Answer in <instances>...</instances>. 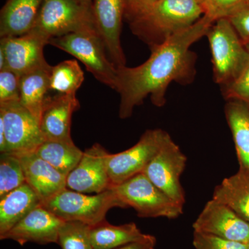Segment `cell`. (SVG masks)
<instances>
[{"label": "cell", "instance_id": "cell-1", "mask_svg": "<svg viewBox=\"0 0 249 249\" xmlns=\"http://www.w3.org/2000/svg\"><path fill=\"white\" fill-rule=\"evenodd\" d=\"M214 22L204 15L191 27L151 47L150 57L142 65L117 67L116 91L120 95V119L130 117L147 96L156 107L164 106L167 89L173 82L187 85L194 81L196 54L191 47L206 36Z\"/></svg>", "mask_w": 249, "mask_h": 249}, {"label": "cell", "instance_id": "cell-2", "mask_svg": "<svg viewBox=\"0 0 249 249\" xmlns=\"http://www.w3.org/2000/svg\"><path fill=\"white\" fill-rule=\"evenodd\" d=\"M202 14L196 0H157L128 22L134 35L151 48L191 27Z\"/></svg>", "mask_w": 249, "mask_h": 249}, {"label": "cell", "instance_id": "cell-3", "mask_svg": "<svg viewBox=\"0 0 249 249\" xmlns=\"http://www.w3.org/2000/svg\"><path fill=\"white\" fill-rule=\"evenodd\" d=\"M206 36L212 55L213 80L222 89L240 76L248 61L249 52L228 18L214 21Z\"/></svg>", "mask_w": 249, "mask_h": 249}, {"label": "cell", "instance_id": "cell-4", "mask_svg": "<svg viewBox=\"0 0 249 249\" xmlns=\"http://www.w3.org/2000/svg\"><path fill=\"white\" fill-rule=\"evenodd\" d=\"M42 205L62 220L78 221L90 227L106 220V214L111 209H127L111 187L94 195L65 188Z\"/></svg>", "mask_w": 249, "mask_h": 249}, {"label": "cell", "instance_id": "cell-5", "mask_svg": "<svg viewBox=\"0 0 249 249\" xmlns=\"http://www.w3.org/2000/svg\"><path fill=\"white\" fill-rule=\"evenodd\" d=\"M49 45L73 55L94 78L116 90L117 67L111 62L96 28L90 27L51 39Z\"/></svg>", "mask_w": 249, "mask_h": 249}, {"label": "cell", "instance_id": "cell-6", "mask_svg": "<svg viewBox=\"0 0 249 249\" xmlns=\"http://www.w3.org/2000/svg\"><path fill=\"white\" fill-rule=\"evenodd\" d=\"M111 188L127 208L135 210L139 217L176 219L183 213V206L167 196L143 173Z\"/></svg>", "mask_w": 249, "mask_h": 249}, {"label": "cell", "instance_id": "cell-7", "mask_svg": "<svg viewBox=\"0 0 249 249\" xmlns=\"http://www.w3.org/2000/svg\"><path fill=\"white\" fill-rule=\"evenodd\" d=\"M95 27L91 4L78 0H44L30 31L49 41Z\"/></svg>", "mask_w": 249, "mask_h": 249}, {"label": "cell", "instance_id": "cell-8", "mask_svg": "<svg viewBox=\"0 0 249 249\" xmlns=\"http://www.w3.org/2000/svg\"><path fill=\"white\" fill-rule=\"evenodd\" d=\"M170 137L163 129H147L134 146L119 153L110 154L107 168L111 186L120 184L142 173Z\"/></svg>", "mask_w": 249, "mask_h": 249}, {"label": "cell", "instance_id": "cell-9", "mask_svg": "<svg viewBox=\"0 0 249 249\" xmlns=\"http://www.w3.org/2000/svg\"><path fill=\"white\" fill-rule=\"evenodd\" d=\"M0 122L6 134V152H35L45 140L38 121L19 101L0 104Z\"/></svg>", "mask_w": 249, "mask_h": 249}, {"label": "cell", "instance_id": "cell-10", "mask_svg": "<svg viewBox=\"0 0 249 249\" xmlns=\"http://www.w3.org/2000/svg\"><path fill=\"white\" fill-rule=\"evenodd\" d=\"M186 163V156L170 137L142 173L173 200L183 206L186 196L180 178Z\"/></svg>", "mask_w": 249, "mask_h": 249}, {"label": "cell", "instance_id": "cell-11", "mask_svg": "<svg viewBox=\"0 0 249 249\" xmlns=\"http://www.w3.org/2000/svg\"><path fill=\"white\" fill-rule=\"evenodd\" d=\"M109 152L95 143L85 150L78 164L67 177V188L71 191L98 194L111 186L107 161Z\"/></svg>", "mask_w": 249, "mask_h": 249}, {"label": "cell", "instance_id": "cell-12", "mask_svg": "<svg viewBox=\"0 0 249 249\" xmlns=\"http://www.w3.org/2000/svg\"><path fill=\"white\" fill-rule=\"evenodd\" d=\"M124 7V0H93L91 4L95 28L116 67L126 65L121 42Z\"/></svg>", "mask_w": 249, "mask_h": 249}, {"label": "cell", "instance_id": "cell-13", "mask_svg": "<svg viewBox=\"0 0 249 249\" xmlns=\"http://www.w3.org/2000/svg\"><path fill=\"white\" fill-rule=\"evenodd\" d=\"M194 231L248 244L249 222L226 205L212 199L205 205L193 224Z\"/></svg>", "mask_w": 249, "mask_h": 249}, {"label": "cell", "instance_id": "cell-14", "mask_svg": "<svg viewBox=\"0 0 249 249\" xmlns=\"http://www.w3.org/2000/svg\"><path fill=\"white\" fill-rule=\"evenodd\" d=\"M63 222L41 204L0 239L16 241L22 246L28 242L42 245L57 244L59 230Z\"/></svg>", "mask_w": 249, "mask_h": 249}, {"label": "cell", "instance_id": "cell-15", "mask_svg": "<svg viewBox=\"0 0 249 249\" xmlns=\"http://www.w3.org/2000/svg\"><path fill=\"white\" fill-rule=\"evenodd\" d=\"M47 45L48 40L33 31L0 40V49L6 56V68L20 76L47 62L44 56V47Z\"/></svg>", "mask_w": 249, "mask_h": 249}, {"label": "cell", "instance_id": "cell-16", "mask_svg": "<svg viewBox=\"0 0 249 249\" xmlns=\"http://www.w3.org/2000/svg\"><path fill=\"white\" fill-rule=\"evenodd\" d=\"M80 107L76 93H58L53 96H49L39 123L45 140L72 142V116Z\"/></svg>", "mask_w": 249, "mask_h": 249}, {"label": "cell", "instance_id": "cell-17", "mask_svg": "<svg viewBox=\"0 0 249 249\" xmlns=\"http://www.w3.org/2000/svg\"><path fill=\"white\" fill-rule=\"evenodd\" d=\"M16 155L22 163L26 183L40 198L42 204L67 188V177L35 152Z\"/></svg>", "mask_w": 249, "mask_h": 249}, {"label": "cell", "instance_id": "cell-18", "mask_svg": "<svg viewBox=\"0 0 249 249\" xmlns=\"http://www.w3.org/2000/svg\"><path fill=\"white\" fill-rule=\"evenodd\" d=\"M44 0H7L0 13V37H16L33 29Z\"/></svg>", "mask_w": 249, "mask_h": 249}, {"label": "cell", "instance_id": "cell-19", "mask_svg": "<svg viewBox=\"0 0 249 249\" xmlns=\"http://www.w3.org/2000/svg\"><path fill=\"white\" fill-rule=\"evenodd\" d=\"M41 204L40 198L27 183L0 197V237Z\"/></svg>", "mask_w": 249, "mask_h": 249}, {"label": "cell", "instance_id": "cell-20", "mask_svg": "<svg viewBox=\"0 0 249 249\" xmlns=\"http://www.w3.org/2000/svg\"><path fill=\"white\" fill-rule=\"evenodd\" d=\"M52 66L48 62L20 77L19 102L40 123L41 114L50 90Z\"/></svg>", "mask_w": 249, "mask_h": 249}, {"label": "cell", "instance_id": "cell-21", "mask_svg": "<svg viewBox=\"0 0 249 249\" xmlns=\"http://www.w3.org/2000/svg\"><path fill=\"white\" fill-rule=\"evenodd\" d=\"M212 199L226 205L249 222V172L239 169L214 188Z\"/></svg>", "mask_w": 249, "mask_h": 249}, {"label": "cell", "instance_id": "cell-22", "mask_svg": "<svg viewBox=\"0 0 249 249\" xmlns=\"http://www.w3.org/2000/svg\"><path fill=\"white\" fill-rule=\"evenodd\" d=\"M227 101L224 113L231 131L240 169L249 172V107L237 100Z\"/></svg>", "mask_w": 249, "mask_h": 249}, {"label": "cell", "instance_id": "cell-23", "mask_svg": "<svg viewBox=\"0 0 249 249\" xmlns=\"http://www.w3.org/2000/svg\"><path fill=\"white\" fill-rule=\"evenodd\" d=\"M93 249H114L133 242L147 240L151 237L142 233L135 223L116 226L105 220L91 227Z\"/></svg>", "mask_w": 249, "mask_h": 249}, {"label": "cell", "instance_id": "cell-24", "mask_svg": "<svg viewBox=\"0 0 249 249\" xmlns=\"http://www.w3.org/2000/svg\"><path fill=\"white\" fill-rule=\"evenodd\" d=\"M65 176L76 168L83 155V151L72 142L45 140L35 151Z\"/></svg>", "mask_w": 249, "mask_h": 249}, {"label": "cell", "instance_id": "cell-25", "mask_svg": "<svg viewBox=\"0 0 249 249\" xmlns=\"http://www.w3.org/2000/svg\"><path fill=\"white\" fill-rule=\"evenodd\" d=\"M85 80L84 72L76 60H67L52 66L50 90L58 93H76Z\"/></svg>", "mask_w": 249, "mask_h": 249}, {"label": "cell", "instance_id": "cell-26", "mask_svg": "<svg viewBox=\"0 0 249 249\" xmlns=\"http://www.w3.org/2000/svg\"><path fill=\"white\" fill-rule=\"evenodd\" d=\"M91 227L78 221H64L58 232V245L62 249H93Z\"/></svg>", "mask_w": 249, "mask_h": 249}, {"label": "cell", "instance_id": "cell-27", "mask_svg": "<svg viewBox=\"0 0 249 249\" xmlns=\"http://www.w3.org/2000/svg\"><path fill=\"white\" fill-rule=\"evenodd\" d=\"M26 183L22 163L17 155L10 152L0 156V197Z\"/></svg>", "mask_w": 249, "mask_h": 249}, {"label": "cell", "instance_id": "cell-28", "mask_svg": "<svg viewBox=\"0 0 249 249\" xmlns=\"http://www.w3.org/2000/svg\"><path fill=\"white\" fill-rule=\"evenodd\" d=\"M249 5V0H206L203 6L205 16L214 21L229 18Z\"/></svg>", "mask_w": 249, "mask_h": 249}, {"label": "cell", "instance_id": "cell-29", "mask_svg": "<svg viewBox=\"0 0 249 249\" xmlns=\"http://www.w3.org/2000/svg\"><path fill=\"white\" fill-rule=\"evenodd\" d=\"M245 45L249 52L247 65L240 76L231 84L222 88V92L226 101L237 100L245 103L249 107V42Z\"/></svg>", "mask_w": 249, "mask_h": 249}, {"label": "cell", "instance_id": "cell-30", "mask_svg": "<svg viewBox=\"0 0 249 249\" xmlns=\"http://www.w3.org/2000/svg\"><path fill=\"white\" fill-rule=\"evenodd\" d=\"M20 77L9 69L0 70V104L19 101Z\"/></svg>", "mask_w": 249, "mask_h": 249}, {"label": "cell", "instance_id": "cell-31", "mask_svg": "<svg viewBox=\"0 0 249 249\" xmlns=\"http://www.w3.org/2000/svg\"><path fill=\"white\" fill-rule=\"evenodd\" d=\"M193 243L195 249H248L247 244L196 231H194Z\"/></svg>", "mask_w": 249, "mask_h": 249}, {"label": "cell", "instance_id": "cell-32", "mask_svg": "<svg viewBox=\"0 0 249 249\" xmlns=\"http://www.w3.org/2000/svg\"><path fill=\"white\" fill-rule=\"evenodd\" d=\"M244 44L249 42V5L228 18Z\"/></svg>", "mask_w": 249, "mask_h": 249}, {"label": "cell", "instance_id": "cell-33", "mask_svg": "<svg viewBox=\"0 0 249 249\" xmlns=\"http://www.w3.org/2000/svg\"><path fill=\"white\" fill-rule=\"evenodd\" d=\"M157 0H124V18L129 21Z\"/></svg>", "mask_w": 249, "mask_h": 249}, {"label": "cell", "instance_id": "cell-34", "mask_svg": "<svg viewBox=\"0 0 249 249\" xmlns=\"http://www.w3.org/2000/svg\"><path fill=\"white\" fill-rule=\"evenodd\" d=\"M157 239L155 236L152 235L147 240L133 242L114 249H155Z\"/></svg>", "mask_w": 249, "mask_h": 249}, {"label": "cell", "instance_id": "cell-35", "mask_svg": "<svg viewBox=\"0 0 249 249\" xmlns=\"http://www.w3.org/2000/svg\"><path fill=\"white\" fill-rule=\"evenodd\" d=\"M78 1H83V2L87 3V4H92L93 0H78Z\"/></svg>", "mask_w": 249, "mask_h": 249}, {"label": "cell", "instance_id": "cell-36", "mask_svg": "<svg viewBox=\"0 0 249 249\" xmlns=\"http://www.w3.org/2000/svg\"><path fill=\"white\" fill-rule=\"evenodd\" d=\"M196 1H197L198 3H199V4H200L201 6L203 7V6H204L205 2L206 1V0H196Z\"/></svg>", "mask_w": 249, "mask_h": 249}, {"label": "cell", "instance_id": "cell-37", "mask_svg": "<svg viewBox=\"0 0 249 249\" xmlns=\"http://www.w3.org/2000/svg\"><path fill=\"white\" fill-rule=\"evenodd\" d=\"M247 247H248V249H249V242H248V244H247Z\"/></svg>", "mask_w": 249, "mask_h": 249}]
</instances>
